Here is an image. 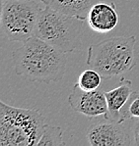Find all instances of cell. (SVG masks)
Masks as SVG:
<instances>
[{"instance_id":"cell-1","label":"cell","mask_w":139,"mask_h":146,"mask_svg":"<svg viewBox=\"0 0 139 146\" xmlns=\"http://www.w3.org/2000/svg\"><path fill=\"white\" fill-rule=\"evenodd\" d=\"M66 53L48 42L32 36L12 53L15 72L31 82H59L66 70Z\"/></svg>"},{"instance_id":"cell-2","label":"cell","mask_w":139,"mask_h":146,"mask_svg":"<svg viewBox=\"0 0 139 146\" xmlns=\"http://www.w3.org/2000/svg\"><path fill=\"white\" fill-rule=\"evenodd\" d=\"M46 125L39 110L0 102V146L38 145Z\"/></svg>"},{"instance_id":"cell-3","label":"cell","mask_w":139,"mask_h":146,"mask_svg":"<svg viewBox=\"0 0 139 146\" xmlns=\"http://www.w3.org/2000/svg\"><path fill=\"white\" fill-rule=\"evenodd\" d=\"M136 37L116 36L90 45L86 63L101 74L104 80H111L132 70L135 66L134 48Z\"/></svg>"},{"instance_id":"cell-4","label":"cell","mask_w":139,"mask_h":146,"mask_svg":"<svg viewBox=\"0 0 139 146\" xmlns=\"http://www.w3.org/2000/svg\"><path fill=\"white\" fill-rule=\"evenodd\" d=\"M84 20L48 6L42 8L34 36L48 42L63 53L73 52L80 44Z\"/></svg>"},{"instance_id":"cell-5","label":"cell","mask_w":139,"mask_h":146,"mask_svg":"<svg viewBox=\"0 0 139 146\" xmlns=\"http://www.w3.org/2000/svg\"><path fill=\"white\" fill-rule=\"evenodd\" d=\"M42 7L37 0H1V31L9 41L34 36Z\"/></svg>"},{"instance_id":"cell-6","label":"cell","mask_w":139,"mask_h":146,"mask_svg":"<svg viewBox=\"0 0 139 146\" xmlns=\"http://www.w3.org/2000/svg\"><path fill=\"white\" fill-rule=\"evenodd\" d=\"M86 137L92 146H129L133 144L130 132L123 123L99 122L88 129Z\"/></svg>"},{"instance_id":"cell-7","label":"cell","mask_w":139,"mask_h":146,"mask_svg":"<svg viewBox=\"0 0 139 146\" xmlns=\"http://www.w3.org/2000/svg\"><path fill=\"white\" fill-rule=\"evenodd\" d=\"M71 109L87 117L106 116L107 104L106 94L103 90L87 91L82 89L76 82L68 96Z\"/></svg>"},{"instance_id":"cell-8","label":"cell","mask_w":139,"mask_h":146,"mask_svg":"<svg viewBox=\"0 0 139 146\" xmlns=\"http://www.w3.org/2000/svg\"><path fill=\"white\" fill-rule=\"evenodd\" d=\"M120 13L115 2H97L90 8L87 16L89 27L99 33H107L120 24Z\"/></svg>"},{"instance_id":"cell-9","label":"cell","mask_w":139,"mask_h":146,"mask_svg":"<svg viewBox=\"0 0 139 146\" xmlns=\"http://www.w3.org/2000/svg\"><path fill=\"white\" fill-rule=\"evenodd\" d=\"M132 90L131 80L125 78H120V84L111 90L106 91V98L107 104V113L105 119L107 121H113L118 123H123L120 112L130 99Z\"/></svg>"},{"instance_id":"cell-10","label":"cell","mask_w":139,"mask_h":146,"mask_svg":"<svg viewBox=\"0 0 139 146\" xmlns=\"http://www.w3.org/2000/svg\"><path fill=\"white\" fill-rule=\"evenodd\" d=\"M40 1L44 5L60 11L64 14L86 20L90 8L100 0H40Z\"/></svg>"},{"instance_id":"cell-11","label":"cell","mask_w":139,"mask_h":146,"mask_svg":"<svg viewBox=\"0 0 139 146\" xmlns=\"http://www.w3.org/2000/svg\"><path fill=\"white\" fill-rule=\"evenodd\" d=\"M64 131L59 127L46 125L44 129L41 139L38 145L39 146H58L65 145V141L63 140Z\"/></svg>"},{"instance_id":"cell-12","label":"cell","mask_w":139,"mask_h":146,"mask_svg":"<svg viewBox=\"0 0 139 146\" xmlns=\"http://www.w3.org/2000/svg\"><path fill=\"white\" fill-rule=\"evenodd\" d=\"M104 80L101 74L94 69H88L82 72L77 80V84L82 89L87 91H93L99 88Z\"/></svg>"},{"instance_id":"cell-13","label":"cell","mask_w":139,"mask_h":146,"mask_svg":"<svg viewBox=\"0 0 139 146\" xmlns=\"http://www.w3.org/2000/svg\"><path fill=\"white\" fill-rule=\"evenodd\" d=\"M120 115L123 123L132 118L139 119V93L137 91H133L130 99L120 112Z\"/></svg>"},{"instance_id":"cell-14","label":"cell","mask_w":139,"mask_h":146,"mask_svg":"<svg viewBox=\"0 0 139 146\" xmlns=\"http://www.w3.org/2000/svg\"><path fill=\"white\" fill-rule=\"evenodd\" d=\"M132 135L134 138V144L139 146V120L133 123L132 127Z\"/></svg>"}]
</instances>
